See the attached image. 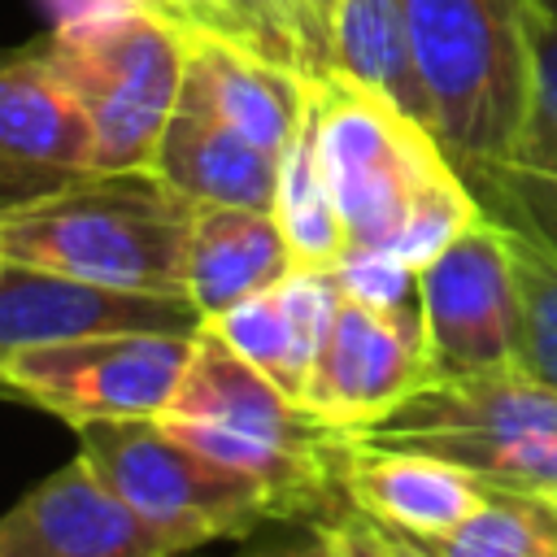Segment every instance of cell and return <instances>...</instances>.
I'll return each instance as SVG.
<instances>
[{"label":"cell","mask_w":557,"mask_h":557,"mask_svg":"<svg viewBox=\"0 0 557 557\" xmlns=\"http://www.w3.org/2000/svg\"><path fill=\"white\" fill-rule=\"evenodd\" d=\"M191 209L196 205L152 170H91L35 196L0 200V261L187 296Z\"/></svg>","instance_id":"6da1fadb"},{"label":"cell","mask_w":557,"mask_h":557,"mask_svg":"<svg viewBox=\"0 0 557 557\" xmlns=\"http://www.w3.org/2000/svg\"><path fill=\"white\" fill-rule=\"evenodd\" d=\"M157 422L205 457L248 474L274 518L326 522V505L344 496L339 431L322 426L209 326L196 331L191 361Z\"/></svg>","instance_id":"7a4b0ae2"},{"label":"cell","mask_w":557,"mask_h":557,"mask_svg":"<svg viewBox=\"0 0 557 557\" xmlns=\"http://www.w3.org/2000/svg\"><path fill=\"white\" fill-rule=\"evenodd\" d=\"M431 131L461 178L513 161L531 109V0H400Z\"/></svg>","instance_id":"3957f363"},{"label":"cell","mask_w":557,"mask_h":557,"mask_svg":"<svg viewBox=\"0 0 557 557\" xmlns=\"http://www.w3.org/2000/svg\"><path fill=\"white\" fill-rule=\"evenodd\" d=\"M344 440L431 453L496 487L557 500V392L513 361L431 379L383 418L344 431Z\"/></svg>","instance_id":"277c9868"},{"label":"cell","mask_w":557,"mask_h":557,"mask_svg":"<svg viewBox=\"0 0 557 557\" xmlns=\"http://www.w3.org/2000/svg\"><path fill=\"white\" fill-rule=\"evenodd\" d=\"M309 126L348 248H392L413 200L457 170L431 126L339 70L309 78Z\"/></svg>","instance_id":"5b68a950"},{"label":"cell","mask_w":557,"mask_h":557,"mask_svg":"<svg viewBox=\"0 0 557 557\" xmlns=\"http://www.w3.org/2000/svg\"><path fill=\"white\" fill-rule=\"evenodd\" d=\"M39 48L91 122L96 170H148L183 96L187 30L139 9L104 26L52 30Z\"/></svg>","instance_id":"8992f818"},{"label":"cell","mask_w":557,"mask_h":557,"mask_svg":"<svg viewBox=\"0 0 557 557\" xmlns=\"http://www.w3.org/2000/svg\"><path fill=\"white\" fill-rule=\"evenodd\" d=\"M78 453L178 553L248 535L257 522L274 518L265 492L248 474L183 444L157 418L87 422L78 426Z\"/></svg>","instance_id":"52a82bcc"},{"label":"cell","mask_w":557,"mask_h":557,"mask_svg":"<svg viewBox=\"0 0 557 557\" xmlns=\"http://www.w3.org/2000/svg\"><path fill=\"white\" fill-rule=\"evenodd\" d=\"M191 348L196 331H113L22 348L0 361V387L35 400L70 426L161 418Z\"/></svg>","instance_id":"ba28073f"},{"label":"cell","mask_w":557,"mask_h":557,"mask_svg":"<svg viewBox=\"0 0 557 557\" xmlns=\"http://www.w3.org/2000/svg\"><path fill=\"white\" fill-rule=\"evenodd\" d=\"M422 339L431 379L483 374L513 361L518 270L509 226L483 213L418 270Z\"/></svg>","instance_id":"9c48e42d"},{"label":"cell","mask_w":557,"mask_h":557,"mask_svg":"<svg viewBox=\"0 0 557 557\" xmlns=\"http://www.w3.org/2000/svg\"><path fill=\"white\" fill-rule=\"evenodd\" d=\"M422 383H431L422 322H405L344 296L300 405L344 435L383 418Z\"/></svg>","instance_id":"30bf717a"},{"label":"cell","mask_w":557,"mask_h":557,"mask_svg":"<svg viewBox=\"0 0 557 557\" xmlns=\"http://www.w3.org/2000/svg\"><path fill=\"white\" fill-rule=\"evenodd\" d=\"M200 313L187 296L131 292L87 283L17 261H0V361L22 348L70 344L113 331H200Z\"/></svg>","instance_id":"8fae6325"},{"label":"cell","mask_w":557,"mask_h":557,"mask_svg":"<svg viewBox=\"0 0 557 557\" xmlns=\"http://www.w3.org/2000/svg\"><path fill=\"white\" fill-rule=\"evenodd\" d=\"M0 557H187L78 453L0 513Z\"/></svg>","instance_id":"7c38bea8"},{"label":"cell","mask_w":557,"mask_h":557,"mask_svg":"<svg viewBox=\"0 0 557 557\" xmlns=\"http://www.w3.org/2000/svg\"><path fill=\"white\" fill-rule=\"evenodd\" d=\"M91 170V122L44 48L0 57V200H22Z\"/></svg>","instance_id":"4fadbf2b"},{"label":"cell","mask_w":557,"mask_h":557,"mask_svg":"<svg viewBox=\"0 0 557 557\" xmlns=\"http://www.w3.org/2000/svg\"><path fill=\"white\" fill-rule=\"evenodd\" d=\"M178 109H196L283 157L309 113V78L213 30H187Z\"/></svg>","instance_id":"5bb4252c"},{"label":"cell","mask_w":557,"mask_h":557,"mask_svg":"<svg viewBox=\"0 0 557 557\" xmlns=\"http://www.w3.org/2000/svg\"><path fill=\"white\" fill-rule=\"evenodd\" d=\"M339 487L352 509L405 540H435L461 527L483 500L487 479L405 448H370L339 435Z\"/></svg>","instance_id":"9a60e30c"},{"label":"cell","mask_w":557,"mask_h":557,"mask_svg":"<svg viewBox=\"0 0 557 557\" xmlns=\"http://www.w3.org/2000/svg\"><path fill=\"white\" fill-rule=\"evenodd\" d=\"M339 300L344 292L335 270L292 265L274 287L231 305L226 313L205 318L200 326H209L222 344H231L248 366H257L278 392L300 405Z\"/></svg>","instance_id":"2e32d148"},{"label":"cell","mask_w":557,"mask_h":557,"mask_svg":"<svg viewBox=\"0 0 557 557\" xmlns=\"http://www.w3.org/2000/svg\"><path fill=\"white\" fill-rule=\"evenodd\" d=\"M292 265L296 257L274 209H244V205L191 209L183 292L200 318L226 313L231 305L274 287Z\"/></svg>","instance_id":"e0dca14e"},{"label":"cell","mask_w":557,"mask_h":557,"mask_svg":"<svg viewBox=\"0 0 557 557\" xmlns=\"http://www.w3.org/2000/svg\"><path fill=\"white\" fill-rule=\"evenodd\" d=\"M278 161L239 131L205 117L196 109H174L165 122L152 174L183 191L191 205H244V209H274L278 191Z\"/></svg>","instance_id":"ac0fdd59"},{"label":"cell","mask_w":557,"mask_h":557,"mask_svg":"<svg viewBox=\"0 0 557 557\" xmlns=\"http://www.w3.org/2000/svg\"><path fill=\"white\" fill-rule=\"evenodd\" d=\"M335 70L387 96L396 109L431 126V100L413 61L400 0H339L335 13ZM435 135V131H431Z\"/></svg>","instance_id":"d6986e66"},{"label":"cell","mask_w":557,"mask_h":557,"mask_svg":"<svg viewBox=\"0 0 557 557\" xmlns=\"http://www.w3.org/2000/svg\"><path fill=\"white\" fill-rule=\"evenodd\" d=\"M405 544L422 557H557V500L492 483L487 500L461 527Z\"/></svg>","instance_id":"ffe728a7"},{"label":"cell","mask_w":557,"mask_h":557,"mask_svg":"<svg viewBox=\"0 0 557 557\" xmlns=\"http://www.w3.org/2000/svg\"><path fill=\"white\" fill-rule=\"evenodd\" d=\"M274 218L292 244L296 265H313V270H331L344 248H348V231L339 222L335 196L326 187L322 161H318V144H313V126L305 113L300 135L292 139V148L278 161V191H274Z\"/></svg>","instance_id":"44dd1931"},{"label":"cell","mask_w":557,"mask_h":557,"mask_svg":"<svg viewBox=\"0 0 557 557\" xmlns=\"http://www.w3.org/2000/svg\"><path fill=\"white\" fill-rule=\"evenodd\" d=\"M509 226L518 270V344L513 366L557 392V248L527 226Z\"/></svg>","instance_id":"7402d4cb"},{"label":"cell","mask_w":557,"mask_h":557,"mask_svg":"<svg viewBox=\"0 0 557 557\" xmlns=\"http://www.w3.org/2000/svg\"><path fill=\"white\" fill-rule=\"evenodd\" d=\"M509 165L557 174V13L531 4V109Z\"/></svg>","instance_id":"603a6c76"},{"label":"cell","mask_w":557,"mask_h":557,"mask_svg":"<svg viewBox=\"0 0 557 557\" xmlns=\"http://www.w3.org/2000/svg\"><path fill=\"white\" fill-rule=\"evenodd\" d=\"M335 278H339V292L379 309V313H392V318H405V322H422V305H418V270L396 257L392 248H344V257L331 265Z\"/></svg>","instance_id":"cb8c5ba5"},{"label":"cell","mask_w":557,"mask_h":557,"mask_svg":"<svg viewBox=\"0 0 557 557\" xmlns=\"http://www.w3.org/2000/svg\"><path fill=\"white\" fill-rule=\"evenodd\" d=\"M470 187L492 218L527 226L557 248V174L527 170V165H500V170L470 178Z\"/></svg>","instance_id":"d4e9b609"},{"label":"cell","mask_w":557,"mask_h":557,"mask_svg":"<svg viewBox=\"0 0 557 557\" xmlns=\"http://www.w3.org/2000/svg\"><path fill=\"white\" fill-rule=\"evenodd\" d=\"M331 527V544H335V557H405L400 544L392 540V531H383L374 518H366L361 509H339L326 518Z\"/></svg>","instance_id":"484cf974"},{"label":"cell","mask_w":557,"mask_h":557,"mask_svg":"<svg viewBox=\"0 0 557 557\" xmlns=\"http://www.w3.org/2000/svg\"><path fill=\"white\" fill-rule=\"evenodd\" d=\"M148 4L183 30H213V35H226V39L244 44V26H239L231 0H148Z\"/></svg>","instance_id":"4316f807"},{"label":"cell","mask_w":557,"mask_h":557,"mask_svg":"<svg viewBox=\"0 0 557 557\" xmlns=\"http://www.w3.org/2000/svg\"><path fill=\"white\" fill-rule=\"evenodd\" d=\"M44 9L52 17V30H83V26H104L113 17H126L152 4L148 0H44Z\"/></svg>","instance_id":"83f0119b"},{"label":"cell","mask_w":557,"mask_h":557,"mask_svg":"<svg viewBox=\"0 0 557 557\" xmlns=\"http://www.w3.org/2000/svg\"><path fill=\"white\" fill-rule=\"evenodd\" d=\"M244 557H335V544H331V527L318 522V527L300 531L296 540H283V544H270V548H257Z\"/></svg>","instance_id":"f1b7e54d"},{"label":"cell","mask_w":557,"mask_h":557,"mask_svg":"<svg viewBox=\"0 0 557 557\" xmlns=\"http://www.w3.org/2000/svg\"><path fill=\"white\" fill-rule=\"evenodd\" d=\"M392 540H396V544H400V553H405V557H422V553H418V548H409V544H405V540H400V535H392Z\"/></svg>","instance_id":"f546056e"},{"label":"cell","mask_w":557,"mask_h":557,"mask_svg":"<svg viewBox=\"0 0 557 557\" xmlns=\"http://www.w3.org/2000/svg\"><path fill=\"white\" fill-rule=\"evenodd\" d=\"M535 9H544V13H557V0H531Z\"/></svg>","instance_id":"4dcf8cb0"},{"label":"cell","mask_w":557,"mask_h":557,"mask_svg":"<svg viewBox=\"0 0 557 557\" xmlns=\"http://www.w3.org/2000/svg\"><path fill=\"white\" fill-rule=\"evenodd\" d=\"M187 557H191V553H187Z\"/></svg>","instance_id":"1f68e13d"}]
</instances>
